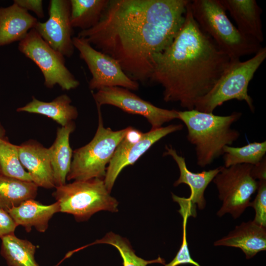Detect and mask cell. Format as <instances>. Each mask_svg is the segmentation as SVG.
<instances>
[{"label":"cell","mask_w":266,"mask_h":266,"mask_svg":"<svg viewBox=\"0 0 266 266\" xmlns=\"http://www.w3.org/2000/svg\"><path fill=\"white\" fill-rule=\"evenodd\" d=\"M266 58V48L262 47L251 58L240 61L231 60L227 68L211 90L199 99L194 109L200 112L213 113L215 109L232 100L245 101L254 112L253 100L248 95V87L255 72Z\"/></svg>","instance_id":"5b68a950"},{"label":"cell","mask_w":266,"mask_h":266,"mask_svg":"<svg viewBox=\"0 0 266 266\" xmlns=\"http://www.w3.org/2000/svg\"><path fill=\"white\" fill-rule=\"evenodd\" d=\"M0 174L4 176L32 182L20 161L18 145L4 137L0 138Z\"/></svg>","instance_id":"4316f807"},{"label":"cell","mask_w":266,"mask_h":266,"mask_svg":"<svg viewBox=\"0 0 266 266\" xmlns=\"http://www.w3.org/2000/svg\"><path fill=\"white\" fill-rule=\"evenodd\" d=\"M193 16L200 29L231 60L256 53L261 43L243 35L226 14L220 0L190 1Z\"/></svg>","instance_id":"277c9868"},{"label":"cell","mask_w":266,"mask_h":266,"mask_svg":"<svg viewBox=\"0 0 266 266\" xmlns=\"http://www.w3.org/2000/svg\"><path fill=\"white\" fill-rule=\"evenodd\" d=\"M214 245L240 248L246 259H250L266 249V227L253 221L243 222L228 235L215 241Z\"/></svg>","instance_id":"e0dca14e"},{"label":"cell","mask_w":266,"mask_h":266,"mask_svg":"<svg viewBox=\"0 0 266 266\" xmlns=\"http://www.w3.org/2000/svg\"><path fill=\"white\" fill-rule=\"evenodd\" d=\"M183 128L182 124H171L158 129H151L149 132L143 133L142 138L135 143H130L123 138L116 148L106 168L104 182L107 190L110 192L119 174L125 167L133 165L159 140Z\"/></svg>","instance_id":"4fadbf2b"},{"label":"cell","mask_w":266,"mask_h":266,"mask_svg":"<svg viewBox=\"0 0 266 266\" xmlns=\"http://www.w3.org/2000/svg\"><path fill=\"white\" fill-rule=\"evenodd\" d=\"M5 134V130L2 125L0 123V138L4 137Z\"/></svg>","instance_id":"d6a6232c"},{"label":"cell","mask_w":266,"mask_h":266,"mask_svg":"<svg viewBox=\"0 0 266 266\" xmlns=\"http://www.w3.org/2000/svg\"><path fill=\"white\" fill-rule=\"evenodd\" d=\"M240 112L226 116L200 112L195 109L178 111V119L185 125L188 140L195 146L197 165L204 167L223 155L225 146H230L239 137L232 125L241 116Z\"/></svg>","instance_id":"3957f363"},{"label":"cell","mask_w":266,"mask_h":266,"mask_svg":"<svg viewBox=\"0 0 266 266\" xmlns=\"http://www.w3.org/2000/svg\"><path fill=\"white\" fill-rule=\"evenodd\" d=\"M71 102L70 97L66 94L58 96L49 102L40 100L33 96L30 102L18 108L17 111L43 115L64 127L78 116L77 109L71 104Z\"/></svg>","instance_id":"44dd1931"},{"label":"cell","mask_w":266,"mask_h":266,"mask_svg":"<svg viewBox=\"0 0 266 266\" xmlns=\"http://www.w3.org/2000/svg\"><path fill=\"white\" fill-rule=\"evenodd\" d=\"M17 226L9 214L0 208V238L14 234Z\"/></svg>","instance_id":"f546056e"},{"label":"cell","mask_w":266,"mask_h":266,"mask_svg":"<svg viewBox=\"0 0 266 266\" xmlns=\"http://www.w3.org/2000/svg\"><path fill=\"white\" fill-rule=\"evenodd\" d=\"M37 22L35 17L14 3L0 7V46L20 42Z\"/></svg>","instance_id":"ac0fdd59"},{"label":"cell","mask_w":266,"mask_h":266,"mask_svg":"<svg viewBox=\"0 0 266 266\" xmlns=\"http://www.w3.org/2000/svg\"><path fill=\"white\" fill-rule=\"evenodd\" d=\"M166 150L164 156H170L176 163L180 171L179 177L174 182V186H177L184 183L188 185L191 189V194L188 198H181L175 195H173L172 198L180 207L187 210L190 216L195 217L197 215L196 205L199 209L204 208L206 204L204 197L205 190L220 171L221 166L208 171L195 173L188 169L185 158L179 155L171 146L166 145Z\"/></svg>","instance_id":"5bb4252c"},{"label":"cell","mask_w":266,"mask_h":266,"mask_svg":"<svg viewBox=\"0 0 266 266\" xmlns=\"http://www.w3.org/2000/svg\"><path fill=\"white\" fill-rule=\"evenodd\" d=\"M93 96L97 106L110 105L127 113L145 117L152 129L161 128L164 124L179 117L178 111L158 107L124 88L105 87Z\"/></svg>","instance_id":"8fae6325"},{"label":"cell","mask_w":266,"mask_h":266,"mask_svg":"<svg viewBox=\"0 0 266 266\" xmlns=\"http://www.w3.org/2000/svg\"><path fill=\"white\" fill-rule=\"evenodd\" d=\"M1 239L0 254L8 266H39L34 258L36 246L32 242L14 234Z\"/></svg>","instance_id":"603a6c76"},{"label":"cell","mask_w":266,"mask_h":266,"mask_svg":"<svg viewBox=\"0 0 266 266\" xmlns=\"http://www.w3.org/2000/svg\"><path fill=\"white\" fill-rule=\"evenodd\" d=\"M98 127L91 141L73 152L67 180H87L103 179L106 165L111 161L115 151L124 138L130 127L113 131L103 126L100 106H97Z\"/></svg>","instance_id":"8992f818"},{"label":"cell","mask_w":266,"mask_h":266,"mask_svg":"<svg viewBox=\"0 0 266 266\" xmlns=\"http://www.w3.org/2000/svg\"><path fill=\"white\" fill-rule=\"evenodd\" d=\"M183 218V236L180 248L174 258L165 266H178L183 264H191L195 266H201L191 257L187 240L186 226L189 215L186 211H178Z\"/></svg>","instance_id":"83f0119b"},{"label":"cell","mask_w":266,"mask_h":266,"mask_svg":"<svg viewBox=\"0 0 266 266\" xmlns=\"http://www.w3.org/2000/svg\"><path fill=\"white\" fill-rule=\"evenodd\" d=\"M223 152L224 166L226 167L243 164L255 165L265 157L266 141L254 142L239 147L227 145Z\"/></svg>","instance_id":"d4e9b609"},{"label":"cell","mask_w":266,"mask_h":266,"mask_svg":"<svg viewBox=\"0 0 266 266\" xmlns=\"http://www.w3.org/2000/svg\"><path fill=\"white\" fill-rule=\"evenodd\" d=\"M97 244H107L115 247L122 258L123 266H146L154 263L165 264V260L160 257L152 260H145L139 257L135 254L131 244L126 238L111 232L107 233L101 239L80 247V249Z\"/></svg>","instance_id":"484cf974"},{"label":"cell","mask_w":266,"mask_h":266,"mask_svg":"<svg viewBox=\"0 0 266 266\" xmlns=\"http://www.w3.org/2000/svg\"><path fill=\"white\" fill-rule=\"evenodd\" d=\"M189 0H109L99 23L80 31L94 48L117 60L133 80L149 81L154 59L173 40Z\"/></svg>","instance_id":"6da1fadb"},{"label":"cell","mask_w":266,"mask_h":266,"mask_svg":"<svg viewBox=\"0 0 266 266\" xmlns=\"http://www.w3.org/2000/svg\"><path fill=\"white\" fill-rule=\"evenodd\" d=\"M190 1L183 23L169 46L154 59L149 80L162 86L166 102L194 109L228 66L230 58L199 27Z\"/></svg>","instance_id":"7a4b0ae2"},{"label":"cell","mask_w":266,"mask_h":266,"mask_svg":"<svg viewBox=\"0 0 266 266\" xmlns=\"http://www.w3.org/2000/svg\"><path fill=\"white\" fill-rule=\"evenodd\" d=\"M18 48L39 68L47 88L58 85L62 90L68 91L79 85V81L66 66L65 57L48 44L34 29L19 42Z\"/></svg>","instance_id":"ba28073f"},{"label":"cell","mask_w":266,"mask_h":266,"mask_svg":"<svg viewBox=\"0 0 266 266\" xmlns=\"http://www.w3.org/2000/svg\"><path fill=\"white\" fill-rule=\"evenodd\" d=\"M73 46L86 64L92 78L89 82L91 90L105 87H120L136 91L139 83L131 79L123 71L119 62L92 46L82 37H73Z\"/></svg>","instance_id":"30bf717a"},{"label":"cell","mask_w":266,"mask_h":266,"mask_svg":"<svg viewBox=\"0 0 266 266\" xmlns=\"http://www.w3.org/2000/svg\"><path fill=\"white\" fill-rule=\"evenodd\" d=\"M13 3L24 9L34 13L39 18H43L44 13L41 0H14Z\"/></svg>","instance_id":"4dcf8cb0"},{"label":"cell","mask_w":266,"mask_h":266,"mask_svg":"<svg viewBox=\"0 0 266 266\" xmlns=\"http://www.w3.org/2000/svg\"><path fill=\"white\" fill-rule=\"evenodd\" d=\"M59 212L60 206L57 201L44 205L32 199L12 208L7 212L17 226H23L27 232H30L33 227L39 232L44 233L53 215Z\"/></svg>","instance_id":"d6986e66"},{"label":"cell","mask_w":266,"mask_h":266,"mask_svg":"<svg viewBox=\"0 0 266 266\" xmlns=\"http://www.w3.org/2000/svg\"><path fill=\"white\" fill-rule=\"evenodd\" d=\"M109 0H70V22L81 31L95 26L100 21Z\"/></svg>","instance_id":"cb8c5ba5"},{"label":"cell","mask_w":266,"mask_h":266,"mask_svg":"<svg viewBox=\"0 0 266 266\" xmlns=\"http://www.w3.org/2000/svg\"><path fill=\"white\" fill-rule=\"evenodd\" d=\"M38 187L33 182L0 174V208L8 212L26 200L34 199Z\"/></svg>","instance_id":"7402d4cb"},{"label":"cell","mask_w":266,"mask_h":266,"mask_svg":"<svg viewBox=\"0 0 266 266\" xmlns=\"http://www.w3.org/2000/svg\"><path fill=\"white\" fill-rule=\"evenodd\" d=\"M252 166L245 164L229 167L221 166L220 171L213 180L223 201L217 213L218 216L230 213L235 219L250 206L251 196L258 187V182L251 174Z\"/></svg>","instance_id":"9c48e42d"},{"label":"cell","mask_w":266,"mask_h":266,"mask_svg":"<svg viewBox=\"0 0 266 266\" xmlns=\"http://www.w3.org/2000/svg\"><path fill=\"white\" fill-rule=\"evenodd\" d=\"M75 128L73 121L65 126L58 128L56 139L48 148L56 187L66 184L73 154L69 144V136Z\"/></svg>","instance_id":"ffe728a7"},{"label":"cell","mask_w":266,"mask_h":266,"mask_svg":"<svg viewBox=\"0 0 266 266\" xmlns=\"http://www.w3.org/2000/svg\"><path fill=\"white\" fill-rule=\"evenodd\" d=\"M250 206L254 208L255 217L253 220L259 225L266 226V180L258 181L257 194Z\"/></svg>","instance_id":"f1b7e54d"},{"label":"cell","mask_w":266,"mask_h":266,"mask_svg":"<svg viewBox=\"0 0 266 266\" xmlns=\"http://www.w3.org/2000/svg\"><path fill=\"white\" fill-rule=\"evenodd\" d=\"M55 188L52 195L60 212L72 214L77 221H87L101 210L118 211V201L110 195L103 179L74 181Z\"/></svg>","instance_id":"52a82bcc"},{"label":"cell","mask_w":266,"mask_h":266,"mask_svg":"<svg viewBox=\"0 0 266 266\" xmlns=\"http://www.w3.org/2000/svg\"><path fill=\"white\" fill-rule=\"evenodd\" d=\"M252 176L255 179L266 180V161L265 157L260 162L253 165L251 170Z\"/></svg>","instance_id":"1f68e13d"},{"label":"cell","mask_w":266,"mask_h":266,"mask_svg":"<svg viewBox=\"0 0 266 266\" xmlns=\"http://www.w3.org/2000/svg\"><path fill=\"white\" fill-rule=\"evenodd\" d=\"M235 22L237 30L260 43L264 40L262 9L255 0H220Z\"/></svg>","instance_id":"2e32d148"},{"label":"cell","mask_w":266,"mask_h":266,"mask_svg":"<svg viewBox=\"0 0 266 266\" xmlns=\"http://www.w3.org/2000/svg\"><path fill=\"white\" fill-rule=\"evenodd\" d=\"M48 11V19L44 22L38 21L34 29L52 48L69 58L75 48L70 19V0H50Z\"/></svg>","instance_id":"7c38bea8"},{"label":"cell","mask_w":266,"mask_h":266,"mask_svg":"<svg viewBox=\"0 0 266 266\" xmlns=\"http://www.w3.org/2000/svg\"><path fill=\"white\" fill-rule=\"evenodd\" d=\"M21 163L30 175L32 182L45 189L55 188L48 148L34 140L18 145Z\"/></svg>","instance_id":"9a60e30c"}]
</instances>
